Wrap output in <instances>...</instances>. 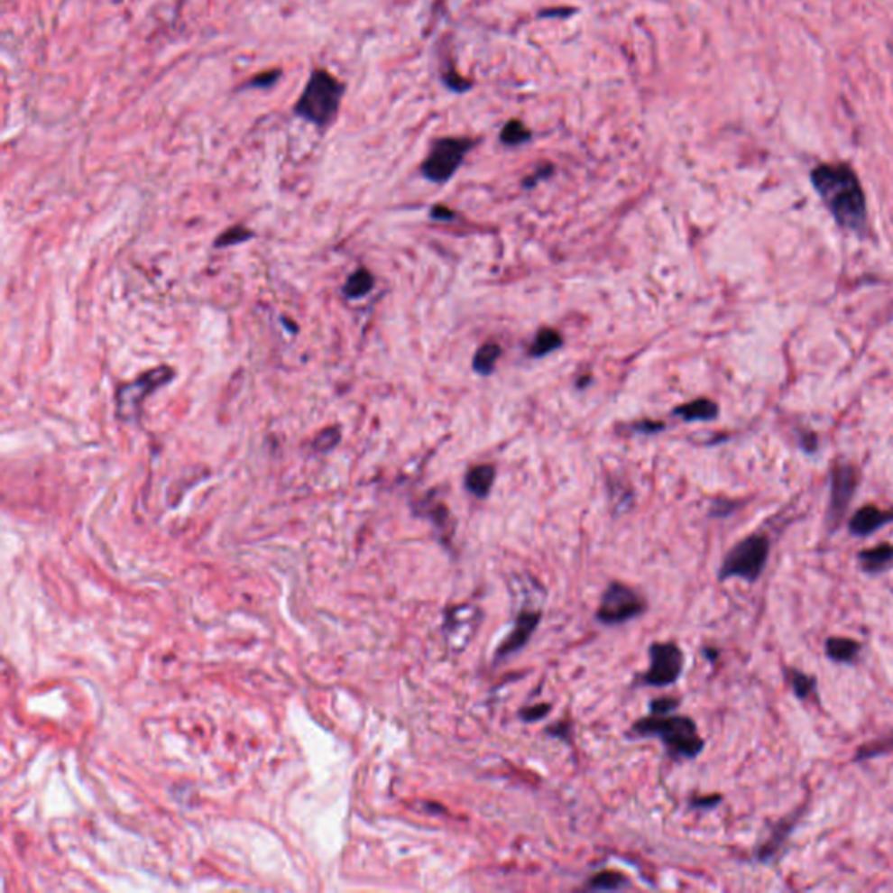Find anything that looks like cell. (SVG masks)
<instances>
[{
	"label": "cell",
	"instance_id": "83f0119b",
	"mask_svg": "<svg viewBox=\"0 0 893 893\" xmlns=\"http://www.w3.org/2000/svg\"><path fill=\"white\" fill-rule=\"evenodd\" d=\"M721 803H723L721 794H710V796H700V797L691 799V806L698 808V810H713Z\"/></svg>",
	"mask_w": 893,
	"mask_h": 893
},
{
	"label": "cell",
	"instance_id": "cb8c5ba5",
	"mask_svg": "<svg viewBox=\"0 0 893 893\" xmlns=\"http://www.w3.org/2000/svg\"><path fill=\"white\" fill-rule=\"evenodd\" d=\"M890 750H893V735L890 736V738L881 740V741H876V743L862 745V747L857 750V756L853 758V761H867V760H872V758L883 756L881 752H890Z\"/></svg>",
	"mask_w": 893,
	"mask_h": 893
},
{
	"label": "cell",
	"instance_id": "9a60e30c",
	"mask_svg": "<svg viewBox=\"0 0 893 893\" xmlns=\"http://www.w3.org/2000/svg\"><path fill=\"white\" fill-rule=\"evenodd\" d=\"M496 478V470L493 465H476L468 470L465 476V485L466 489L474 494V498H487Z\"/></svg>",
	"mask_w": 893,
	"mask_h": 893
},
{
	"label": "cell",
	"instance_id": "4fadbf2b",
	"mask_svg": "<svg viewBox=\"0 0 893 893\" xmlns=\"http://www.w3.org/2000/svg\"><path fill=\"white\" fill-rule=\"evenodd\" d=\"M824 649H825V655L831 661L840 663V665H852L861 657L862 644L857 639L834 635V637L825 639Z\"/></svg>",
	"mask_w": 893,
	"mask_h": 893
},
{
	"label": "cell",
	"instance_id": "7402d4cb",
	"mask_svg": "<svg viewBox=\"0 0 893 893\" xmlns=\"http://www.w3.org/2000/svg\"><path fill=\"white\" fill-rule=\"evenodd\" d=\"M530 138H532V132L527 128L522 121H519V119L508 121L502 126L500 134L501 143L506 145V147H519L522 143L530 142Z\"/></svg>",
	"mask_w": 893,
	"mask_h": 893
},
{
	"label": "cell",
	"instance_id": "7a4b0ae2",
	"mask_svg": "<svg viewBox=\"0 0 893 893\" xmlns=\"http://www.w3.org/2000/svg\"><path fill=\"white\" fill-rule=\"evenodd\" d=\"M631 733L637 738H658L674 761L696 760L705 749L696 723L679 713H649L631 724Z\"/></svg>",
	"mask_w": 893,
	"mask_h": 893
},
{
	"label": "cell",
	"instance_id": "5bb4252c",
	"mask_svg": "<svg viewBox=\"0 0 893 893\" xmlns=\"http://www.w3.org/2000/svg\"><path fill=\"white\" fill-rule=\"evenodd\" d=\"M861 569L866 575H881L893 567V545L881 543L874 548H867L857 555Z\"/></svg>",
	"mask_w": 893,
	"mask_h": 893
},
{
	"label": "cell",
	"instance_id": "52a82bcc",
	"mask_svg": "<svg viewBox=\"0 0 893 893\" xmlns=\"http://www.w3.org/2000/svg\"><path fill=\"white\" fill-rule=\"evenodd\" d=\"M684 653L676 642H653L649 646V668L640 677L642 686L665 687L683 676Z\"/></svg>",
	"mask_w": 893,
	"mask_h": 893
},
{
	"label": "cell",
	"instance_id": "ffe728a7",
	"mask_svg": "<svg viewBox=\"0 0 893 893\" xmlns=\"http://www.w3.org/2000/svg\"><path fill=\"white\" fill-rule=\"evenodd\" d=\"M787 681L792 693L797 700L805 702L816 696V679L815 676L805 674L799 668H788Z\"/></svg>",
	"mask_w": 893,
	"mask_h": 893
},
{
	"label": "cell",
	"instance_id": "8992f818",
	"mask_svg": "<svg viewBox=\"0 0 893 893\" xmlns=\"http://www.w3.org/2000/svg\"><path fill=\"white\" fill-rule=\"evenodd\" d=\"M646 611L648 603L635 588L621 581H612L601 597L595 618L604 627H616L642 616Z\"/></svg>",
	"mask_w": 893,
	"mask_h": 893
},
{
	"label": "cell",
	"instance_id": "f546056e",
	"mask_svg": "<svg viewBox=\"0 0 893 893\" xmlns=\"http://www.w3.org/2000/svg\"><path fill=\"white\" fill-rule=\"evenodd\" d=\"M552 173V164H548V166H545V168H539V170H536V171L532 173V177H529V179H527L526 182H524V187H526V189H532V187L538 184V182H541V180L548 179Z\"/></svg>",
	"mask_w": 893,
	"mask_h": 893
},
{
	"label": "cell",
	"instance_id": "2e32d148",
	"mask_svg": "<svg viewBox=\"0 0 893 893\" xmlns=\"http://www.w3.org/2000/svg\"><path fill=\"white\" fill-rule=\"evenodd\" d=\"M676 416L683 418L686 422H695V420H712L719 416V407L715 401L709 398H696L693 401H687L681 407L674 410Z\"/></svg>",
	"mask_w": 893,
	"mask_h": 893
},
{
	"label": "cell",
	"instance_id": "9c48e42d",
	"mask_svg": "<svg viewBox=\"0 0 893 893\" xmlns=\"http://www.w3.org/2000/svg\"><path fill=\"white\" fill-rule=\"evenodd\" d=\"M173 377V370L168 367L156 368L152 372L143 373L136 381L123 386L117 391V410L124 419H130L132 414L138 412L140 403L143 398L152 391H156L159 386L168 382Z\"/></svg>",
	"mask_w": 893,
	"mask_h": 893
},
{
	"label": "cell",
	"instance_id": "4316f807",
	"mask_svg": "<svg viewBox=\"0 0 893 893\" xmlns=\"http://www.w3.org/2000/svg\"><path fill=\"white\" fill-rule=\"evenodd\" d=\"M681 705V700L676 696H659L649 704L651 713H672Z\"/></svg>",
	"mask_w": 893,
	"mask_h": 893
},
{
	"label": "cell",
	"instance_id": "7c38bea8",
	"mask_svg": "<svg viewBox=\"0 0 893 893\" xmlns=\"http://www.w3.org/2000/svg\"><path fill=\"white\" fill-rule=\"evenodd\" d=\"M803 814L801 812H794V814L788 815L784 820H780L773 829H771V834L768 840L762 841L761 844L756 848V859L762 862V864H768L769 861H773L780 850L784 848L786 841L788 840L790 833L794 831L799 816Z\"/></svg>",
	"mask_w": 893,
	"mask_h": 893
},
{
	"label": "cell",
	"instance_id": "30bf717a",
	"mask_svg": "<svg viewBox=\"0 0 893 893\" xmlns=\"http://www.w3.org/2000/svg\"><path fill=\"white\" fill-rule=\"evenodd\" d=\"M541 611L539 609H522L517 614V620L513 623V631H510L504 640L501 642L500 648L494 653L496 661H502L506 658L519 653L522 648H526L527 642L534 635L538 625L541 623Z\"/></svg>",
	"mask_w": 893,
	"mask_h": 893
},
{
	"label": "cell",
	"instance_id": "44dd1931",
	"mask_svg": "<svg viewBox=\"0 0 893 893\" xmlns=\"http://www.w3.org/2000/svg\"><path fill=\"white\" fill-rule=\"evenodd\" d=\"M373 289V276L367 269H358L344 283V295L349 299H362Z\"/></svg>",
	"mask_w": 893,
	"mask_h": 893
},
{
	"label": "cell",
	"instance_id": "f1b7e54d",
	"mask_svg": "<svg viewBox=\"0 0 893 893\" xmlns=\"http://www.w3.org/2000/svg\"><path fill=\"white\" fill-rule=\"evenodd\" d=\"M319 437H323L325 440L323 442L321 440H315L316 450H328V448H332V446L337 444V440H339V429H336V428L325 429Z\"/></svg>",
	"mask_w": 893,
	"mask_h": 893
},
{
	"label": "cell",
	"instance_id": "d6986e66",
	"mask_svg": "<svg viewBox=\"0 0 893 893\" xmlns=\"http://www.w3.org/2000/svg\"><path fill=\"white\" fill-rule=\"evenodd\" d=\"M629 885V878L618 870H601L597 872L595 876H592L588 879V883L585 885L586 890H595V892H616V890H621Z\"/></svg>",
	"mask_w": 893,
	"mask_h": 893
},
{
	"label": "cell",
	"instance_id": "8fae6325",
	"mask_svg": "<svg viewBox=\"0 0 893 893\" xmlns=\"http://www.w3.org/2000/svg\"><path fill=\"white\" fill-rule=\"evenodd\" d=\"M892 522L893 508L881 510L878 506L867 504V506H862L861 510L855 511V515L852 517V520L848 524V530L855 538H866V536L874 534L876 530H879L881 527L888 526Z\"/></svg>",
	"mask_w": 893,
	"mask_h": 893
},
{
	"label": "cell",
	"instance_id": "e0dca14e",
	"mask_svg": "<svg viewBox=\"0 0 893 893\" xmlns=\"http://www.w3.org/2000/svg\"><path fill=\"white\" fill-rule=\"evenodd\" d=\"M562 344H564L562 336L555 328L545 327L536 334L534 341L529 347V356L530 358H543L553 351H557L558 347H562Z\"/></svg>",
	"mask_w": 893,
	"mask_h": 893
},
{
	"label": "cell",
	"instance_id": "6da1fadb",
	"mask_svg": "<svg viewBox=\"0 0 893 893\" xmlns=\"http://www.w3.org/2000/svg\"><path fill=\"white\" fill-rule=\"evenodd\" d=\"M812 184L840 227L861 236L866 233V194L848 164L816 166L812 171Z\"/></svg>",
	"mask_w": 893,
	"mask_h": 893
},
{
	"label": "cell",
	"instance_id": "ac0fdd59",
	"mask_svg": "<svg viewBox=\"0 0 893 893\" xmlns=\"http://www.w3.org/2000/svg\"><path fill=\"white\" fill-rule=\"evenodd\" d=\"M501 349L498 342H485L476 349L474 356V370L480 375H491L500 362Z\"/></svg>",
	"mask_w": 893,
	"mask_h": 893
},
{
	"label": "cell",
	"instance_id": "5b68a950",
	"mask_svg": "<svg viewBox=\"0 0 893 893\" xmlns=\"http://www.w3.org/2000/svg\"><path fill=\"white\" fill-rule=\"evenodd\" d=\"M476 143L478 140L468 136H444L435 140L429 154L420 164L422 177L433 184H446L457 173Z\"/></svg>",
	"mask_w": 893,
	"mask_h": 893
},
{
	"label": "cell",
	"instance_id": "277c9868",
	"mask_svg": "<svg viewBox=\"0 0 893 893\" xmlns=\"http://www.w3.org/2000/svg\"><path fill=\"white\" fill-rule=\"evenodd\" d=\"M769 539L764 534H750L740 539L730 552L724 555L723 564L717 571L719 581L743 579L747 583H756L761 578L768 558H769Z\"/></svg>",
	"mask_w": 893,
	"mask_h": 893
},
{
	"label": "cell",
	"instance_id": "603a6c76",
	"mask_svg": "<svg viewBox=\"0 0 893 893\" xmlns=\"http://www.w3.org/2000/svg\"><path fill=\"white\" fill-rule=\"evenodd\" d=\"M283 72L280 69H272V70H263V72H259L257 76H253L252 79L246 80L239 91H244V89H269L272 87L278 80L281 79Z\"/></svg>",
	"mask_w": 893,
	"mask_h": 893
},
{
	"label": "cell",
	"instance_id": "3957f363",
	"mask_svg": "<svg viewBox=\"0 0 893 893\" xmlns=\"http://www.w3.org/2000/svg\"><path fill=\"white\" fill-rule=\"evenodd\" d=\"M345 89V82L327 69L316 67L291 112L295 117L313 124L319 132H327L337 119Z\"/></svg>",
	"mask_w": 893,
	"mask_h": 893
},
{
	"label": "cell",
	"instance_id": "484cf974",
	"mask_svg": "<svg viewBox=\"0 0 893 893\" xmlns=\"http://www.w3.org/2000/svg\"><path fill=\"white\" fill-rule=\"evenodd\" d=\"M550 710H552L550 704H536V705H530V707L520 710L519 715L526 723H538V721L545 719L550 713Z\"/></svg>",
	"mask_w": 893,
	"mask_h": 893
},
{
	"label": "cell",
	"instance_id": "4dcf8cb0",
	"mask_svg": "<svg viewBox=\"0 0 893 893\" xmlns=\"http://www.w3.org/2000/svg\"><path fill=\"white\" fill-rule=\"evenodd\" d=\"M431 216L437 218V220H452L454 218V211L446 210V207H435L431 210Z\"/></svg>",
	"mask_w": 893,
	"mask_h": 893
},
{
	"label": "cell",
	"instance_id": "ba28073f",
	"mask_svg": "<svg viewBox=\"0 0 893 893\" xmlns=\"http://www.w3.org/2000/svg\"><path fill=\"white\" fill-rule=\"evenodd\" d=\"M859 485V474L852 465H836L831 474V500L825 524L831 532L841 526Z\"/></svg>",
	"mask_w": 893,
	"mask_h": 893
},
{
	"label": "cell",
	"instance_id": "d4e9b609",
	"mask_svg": "<svg viewBox=\"0 0 893 893\" xmlns=\"http://www.w3.org/2000/svg\"><path fill=\"white\" fill-rule=\"evenodd\" d=\"M252 236H253V235H252L248 229H244V227H233V229L226 231L222 236L218 237L215 244H216L218 248H222V246H231V244L243 243V241H246V239H250Z\"/></svg>",
	"mask_w": 893,
	"mask_h": 893
}]
</instances>
